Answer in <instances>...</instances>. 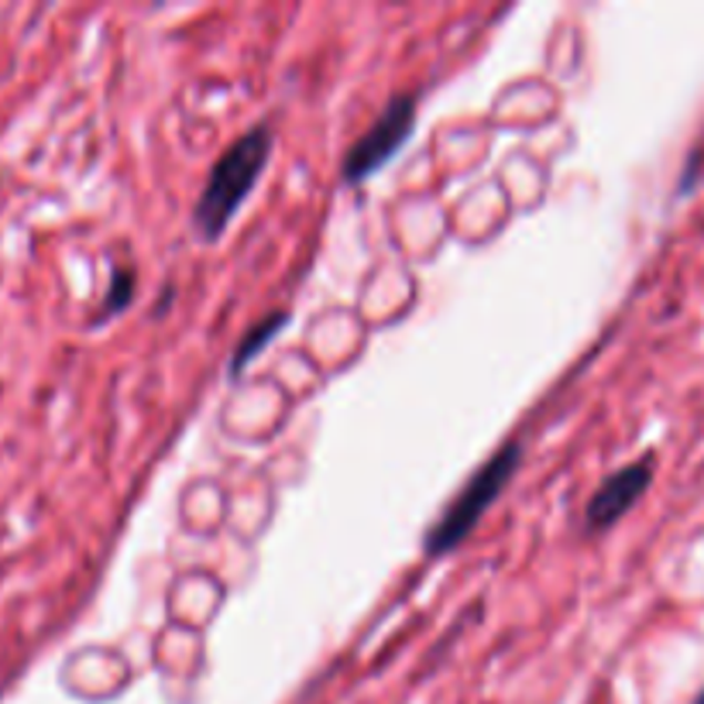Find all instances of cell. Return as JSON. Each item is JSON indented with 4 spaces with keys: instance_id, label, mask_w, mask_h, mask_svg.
Here are the masks:
<instances>
[{
    "instance_id": "cell-1",
    "label": "cell",
    "mask_w": 704,
    "mask_h": 704,
    "mask_svg": "<svg viewBox=\"0 0 704 704\" xmlns=\"http://www.w3.org/2000/svg\"><path fill=\"white\" fill-rule=\"evenodd\" d=\"M272 145H275L272 131L265 124H258L248 134H241L214 162V169H210L206 183H203V193L193 206V227L203 241H217L227 231L241 203L248 200V193L262 180Z\"/></svg>"
},
{
    "instance_id": "cell-2",
    "label": "cell",
    "mask_w": 704,
    "mask_h": 704,
    "mask_svg": "<svg viewBox=\"0 0 704 704\" xmlns=\"http://www.w3.org/2000/svg\"><path fill=\"white\" fill-rule=\"evenodd\" d=\"M519 461H522V447L516 440L502 443L496 453H491L488 461L461 484V491H457V496L447 502V509L437 516V522L427 530V537H422V553H427V557H447L450 550L461 547L475 533V526L481 522V516L491 509V502H496L506 491V484L516 478Z\"/></svg>"
},
{
    "instance_id": "cell-3",
    "label": "cell",
    "mask_w": 704,
    "mask_h": 704,
    "mask_svg": "<svg viewBox=\"0 0 704 704\" xmlns=\"http://www.w3.org/2000/svg\"><path fill=\"white\" fill-rule=\"evenodd\" d=\"M416 127V96L402 93L385 103L378 121L347 149L344 155V180L347 183H365L385 162H389Z\"/></svg>"
},
{
    "instance_id": "cell-4",
    "label": "cell",
    "mask_w": 704,
    "mask_h": 704,
    "mask_svg": "<svg viewBox=\"0 0 704 704\" xmlns=\"http://www.w3.org/2000/svg\"><path fill=\"white\" fill-rule=\"evenodd\" d=\"M650 481H653V465L650 461H636V465L619 468L615 475H609L602 484H598V491H594L588 509H584L588 530H609V526H615L632 506L643 499V491L650 488Z\"/></svg>"
},
{
    "instance_id": "cell-5",
    "label": "cell",
    "mask_w": 704,
    "mask_h": 704,
    "mask_svg": "<svg viewBox=\"0 0 704 704\" xmlns=\"http://www.w3.org/2000/svg\"><path fill=\"white\" fill-rule=\"evenodd\" d=\"M286 320H289V313H272V316H265V320H258L248 334H244V340L234 347V358H231V375L237 378L244 368H248L262 350L278 337V330L286 327Z\"/></svg>"
},
{
    "instance_id": "cell-6",
    "label": "cell",
    "mask_w": 704,
    "mask_h": 704,
    "mask_svg": "<svg viewBox=\"0 0 704 704\" xmlns=\"http://www.w3.org/2000/svg\"><path fill=\"white\" fill-rule=\"evenodd\" d=\"M134 296V275L131 272H114L111 278V293L103 299V313H121Z\"/></svg>"
},
{
    "instance_id": "cell-7",
    "label": "cell",
    "mask_w": 704,
    "mask_h": 704,
    "mask_svg": "<svg viewBox=\"0 0 704 704\" xmlns=\"http://www.w3.org/2000/svg\"><path fill=\"white\" fill-rule=\"evenodd\" d=\"M697 704H704V691H701V697H697Z\"/></svg>"
}]
</instances>
